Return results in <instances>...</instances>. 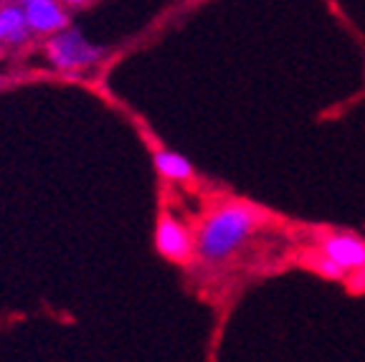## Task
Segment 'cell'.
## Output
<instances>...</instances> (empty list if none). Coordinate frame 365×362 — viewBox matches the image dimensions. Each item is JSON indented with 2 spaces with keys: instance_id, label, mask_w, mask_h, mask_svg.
<instances>
[{
  "instance_id": "obj_8",
  "label": "cell",
  "mask_w": 365,
  "mask_h": 362,
  "mask_svg": "<svg viewBox=\"0 0 365 362\" xmlns=\"http://www.w3.org/2000/svg\"><path fill=\"white\" fill-rule=\"evenodd\" d=\"M63 6H71V8H76V6H86V3H91V0H61Z\"/></svg>"
},
{
  "instance_id": "obj_3",
  "label": "cell",
  "mask_w": 365,
  "mask_h": 362,
  "mask_svg": "<svg viewBox=\"0 0 365 362\" xmlns=\"http://www.w3.org/2000/svg\"><path fill=\"white\" fill-rule=\"evenodd\" d=\"M46 58L51 61L58 71H76V68H89L102 58V48L94 46L84 33L76 29H61L51 33L46 43Z\"/></svg>"
},
{
  "instance_id": "obj_2",
  "label": "cell",
  "mask_w": 365,
  "mask_h": 362,
  "mask_svg": "<svg viewBox=\"0 0 365 362\" xmlns=\"http://www.w3.org/2000/svg\"><path fill=\"white\" fill-rule=\"evenodd\" d=\"M314 249H319L327 259L342 269L345 286L350 291H365V238L353 231L340 228H322L314 233Z\"/></svg>"
},
{
  "instance_id": "obj_5",
  "label": "cell",
  "mask_w": 365,
  "mask_h": 362,
  "mask_svg": "<svg viewBox=\"0 0 365 362\" xmlns=\"http://www.w3.org/2000/svg\"><path fill=\"white\" fill-rule=\"evenodd\" d=\"M31 33L51 36L68 26V13L61 0H18Z\"/></svg>"
},
{
  "instance_id": "obj_7",
  "label": "cell",
  "mask_w": 365,
  "mask_h": 362,
  "mask_svg": "<svg viewBox=\"0 0 365 362\" xmlns=\"http://www.w3.org/2000/svg\"><path fill=\"white\" fill-rule=\"evenodd\" d=\"M0 29H3V43H23V41H29V36H31L18 3L16 6L0 8Z\"/></svg>"
},
{
  "instance_id": "obj_1",
  "label": "cell",
  "mask_w": 365,
  "mask_h": 362,
  "mask_svg": "<svg viewBox=\"0 0 365 362\" xmlns=\"http://www.w3.org/2000/svg\"><path fill=\"white\" fill-rule=\"evenodd\" d=\"M272 213L246 200H223L200 218L193 231V259L223 267L249 249L269 228Z\"/></svg>"
},
{
  "instance_id": "obj_6",
  "label": "cell",
  "mask_w": 365,
  "mask_h": 362,
  "mask_svg": "<svg viewBox=\"0 0 365 362\" xmlns=\"http://www.w3.org/2000/svg\"><path fill=\"white\" fill-rule=\"evenodd\" d=\"M155 167H158L160 175L173 182H185L193 177V165L173 150H155Z\"/></svg>"
},
{
  "instance_id": "obj_4",
  "label": "cell",
  "mask_w": 365,
  "mask_h": 362,
  "mask_svg": "<svg viewBox=\"0 0 365 362\" xmlns=\"http://www.w3.org/2000/svg\"><path fill=\"white\" fill-rule=\"evenodd\" d=\"M155 246L165 259L175 264H188L193 259V233L170 213L160 215L158 228H155Z\"/></svg>"
},
{
  "instance_id": "obj_9",
  "label": "cell",
  "mask_w": 365,
  "mask_h": 362,
  "mask_svg": "<svg viewBox=\"0 0 365 362\" xmlns=\"http://www.w3.org/2000/svg\"><path fill=\"white\" fill-rule=\"evenodd\" d=\"M0 43H3V29H0Z\"/></svg>"
}]
</instances>
